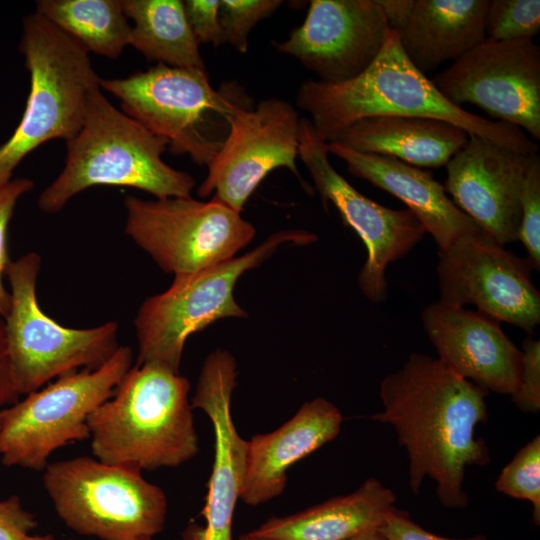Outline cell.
<instances>
[{
  "instance_id": "cell-1",
  "label": "cell",
  "mask_w": 540,
  "mask_h": 540,
  "mask_svg": "<svg viewBox=\"0 0 540 540\" xmlns=\"http://www.w3.org/2000/svg\"><path fill=\"white\" fill-rule=\"evenodd\" d=\"M487 391L438 358L412 353L380 383L383 409L370 419L391 425L409 459V486L418 494L426 477L442 505L464 508L468 466L486 465L488 447L475 435L488 419Z\"/></svg>"
},
{
  "instance_id": "cell-2",
  "label": "cell",
  "mask_w": 540,
  "mask_h": 540,
  "mask_svg": "<svg viewBox=\"0 0 540 540\" xmlns=\"http://www.w3.org/2000/svg\"><path fill=\"white\" fill-rule=\"evenodd\" d=\"M296 104L327 143L364 118L416 116L452 123L469 136L517 153L532 155L539 149L518 126L481 117L447 100L406 57L391 27L380 52L362 73L341 83L309 79L300 85Z\"/></svg>"
},
{
  "instance_id": "cell-3",
  "label": "cell",
  "mask_w": 540,
  "mask_h": 540,
  "mask_svg": "<svg viewBox=\"0 0 540 540\" xmlns=\"http://www.w3.org/2000/svg\"><path fill=\"white\" fill-rule=\"evenodd\" d=\"M190 383L157 364H135L88 418L91 451L104 463L153 471L197 455Z\"/></svg>"
},
{
  "instance_id": "cell-4",
  "label": "cell",
  "mask_w": 540,
  "mask_h": 540,
  "mask_svg": "<svg viewBox=\"0 0 540 540\" xmlns=\"http://www.w3.org/2000/svg\"><path fill=\"white\" fill-rule=\"evenodd\" d=\"M167 149L166 139L117 109L97 86L89 94L80 130L66 141L64 168L37 205L53 214L97 185L135 188L157 199L189 197L196 181L162 160Z\"/></svg>"
},
{
  "instance_id": "cell-5",
  "label": "cell",
  "mask_w": 540,
  "mask_h": 540,
  "mask_svg": "<svg viewBox=\"0 0 540 540\" xmlns=\"http://www.w3.org/2000/svg\"><path fill=\"white\" fill-rule=\"evenodd\" d=\"M19 51L30 91L19 124L0 146V186L40 145L59 138L69 141L78 133L89 94L100 81L89 53L36 11L23 19Z\"/></svg>"
},
{
  "instance_id": "cell-6",
  "label": "cell",
  "mask_w": 540,
  "mask_h": 540,
  "mask_svg": "<svg viewBox=\"0 0 540 540\" xmlns=\"http://www.w3.org/2000/svg\"><path fill=\"white\" fill-rule=\"evenodd\" d=\"M318 237L305 230H282L254 250L201 271L174 276L170 287L147 298L134 319L137 365L157 364L179 373L186 340L216 320L247 317L233 291L239 277L259 266L284 243L307 245Z\"/></svg>"
},
{
  "instance_id": "cell-7",
  "label": "cell",
  "mask_w": 540,
  "mask_h": 540,
  "mask_svg": "<svg viewBox=\"0 0 540 540\" xmlns=\"http://www.w3.org/2000/svg\"><path fill=\"white\" fill-rule=\"evenodd\" d=\"M43 486L64 524L100 540H153L165 525L167 498L132 467L89 456L48 463Z\"/></svg>"
},
{
  "instance_id": "cell-8",
  "label": "cell",
  "mask_w": 540,
  "mask_h": 540,
  "mask_svg": "<svg viewBox=\"0 0 540 540\" xmlns=\"http://www.w3.org/2000/svg\"><path fill=\"white\" fill-rule=\"evenodd\" d=\"M40 267V255L27 252L11 260L5 271L10 287V308L4 318L6 341L19 395L36 391L65 374L97 369L120 347L116 321L78 329L65 327L48 316L36 293Z\"/></svg>"
},
{
  "instance_id": "cell-9",
  "label": "cell",
  "mask_w": 540,
  "mask_h": 540,
  "mask_svg": "<svg viewBox=\"0 0 540 540\" xmlns=\"http://www.w3.org/2000/svg\"><path fill=\"white\" fill-rule=\"evenodd\" d=\"M132 363V349L120 345L101 367L65 374L0 410L2 463L43 471L53 452L89 439L90 414L113 395Z\"/></svg>"
},
{
  "instance_id": "cell-10",
  "label": "cell",
  "mask_w": 540,
  "mask_h": 540,
  "mask_svg": "<svg viewBox=\"0 0 540 540\" xmlns=\"http://www.w3.org/2000/svg\"><path fill=\"white\" fill-rule=\"evenodd\" d=\"M99 86L120 100L122 112L166 139L172 154L199 166L210 164L223 141L212 136V116L227 121L240 103L215 90L206 69L157 64L124 78H100Z\"/></svg>"
},
{
  "instance_id": "cell-11",
  "label": "cell",
  "mask_w": 540,
  "mask_h": 540,
  "mask_svg": "<svg viewBox=\"0 0 540 540\" xmlns=\"http://www.w3.org/2000/svg\"><path fill=\"white\" fill-rule=\"evenodd\" d=\"M125 233L166 273L191 274L234 257L255 228L240 213L211 198L124 199Z\"/></svg>"
},
{
  "instance_id": "cell-12",
  "label": "cell",
  "mask_w": 540,
  "mask_h": 540,
  "mask_svg": "<svg viewBox=\"0 0 540 540\" xmlns=\"http://www.w3.org/2000/svg\"><path fill=\"white\" fill-rule=\"evenodd\" d=\"M533 267L483 230L460 236L438 250L439 301L475 305L492 318L533 333L540 324V293Z\"/></svg>"
},
{
  "instance_id": "cell-13",
  "label": "cell",
  "mask_w": 540,
  "mask_h": 540,
  "mask_svg": "<svg viewBox=\"0 0 540 540\" xmlns=\"http://www.w3.org/2000/svg\"><path fill=\"white\" fill-rule=\"evenodd\" d=\"M328 155V143L309 118L301 117L298 157L309 171L323 205L332 202L344 224L358 234L366 247L367 258L358 276L362 293L373 303L384 302L388 265L406 256L426 230L410 210L385 207L357 191L335 170Z\"/></svg>"
},
{
  "instance_id": "cell-14",
  "label": "cell",
  "mask_w": 540,
  "mask_h": 540,
  "mask_svg": "<svg viewBox=\"0 0 540 540\" xmlns=\"http://www.w3.org/2000/svg\"><path fill=\"white\" fill-rule=\"evenodd\" d=\"M300 118L296 108L279 98H266L251 108L241 102L227 124L229 131L197 194L213 198L240 213L260 182L274 169L288 168L299 174Z\"/></svg>"
},
{
  "instance_id": "cell-15",
  "label": "cell",
  "mask_w": 540,
  "mask_h": 540,
  "mask_svg": "<svg viewBox=\"0 0 540 540\" xmlns=\"http://www.w3.org/2000/svg\"><path fill=\"white\" fill-rule=\"evenodd\" d=\"M432 82L451 103L474 104L540 140V47L533 39H485Z\"/></svg>"
},
{
  "instance_id": "cell-16",
  "label": "cell",
  "mask_w": 540,
  "mask_h": 540,
  "mask_svg": "<svg viewBox=\"0 0 540 540\" xmlns=\"http://www.w3.org/2000/svg\"><path fill=\"white\" fill-rule=\"evenodd\" d=\"M389 29L379 0H312L304 22L274 46L319 81L341 83L373 62Z\"/></svg>"
},
{
  "instance_id": "cell-17",
  "label": "cell",
  "mask_w": 540,
  "mask_h": 540,
  "mask_svg": "<svg viewBox=\"0 0 540 540\" xmlns=\"http://www.w3.org/2000/svg\"><path fill=\"white\" fill-rule=\"evenodd\" d=\"M532 155L472 135L446 164L444 189L453 203L504 246L518 237L521 187Z\"/></svg>"
},
{
  "instance_id": "cell-18",
  "label": "cell",
  "mask_w": 540,
  "mask_h": 540,
  "mask_svg": "<svg viewBox=\"0 0 540 540\" xmlns=\"http://www.w3.org/2000/svg\"><path fill=\"white\" fill-rule=\"evenodd\" d=\"M236 377L234 357L225 350L212 352L204 361L191 400L192 408L201 409L209 417L215 435L214 461L202 510L206 525L191 533L193 540H232L247 450V441L237 432L231 414Z\"/></svg>"
},
{
  "instance_id": "cell-19",
  "label": "cell",
  "mask_w": 540,
  "mask_h": 540,
  "mask_svg": "<svg viewBox=\"0 0 540 540\" xmlns=\"http://www.w3.org/2000/svg\"><path fill=\"white\" fill-rule=\"evenodd\" d=\"M421 321L438 359L452 371L487 392H515L521 350L502 330L500 321L439 300L423 309Z\"/></svg>"
},
{
  "instance_id": "cell-20",
  "label": "cell",
  "mask_w": 540,
  "mask_h": 540,
  "mask_svg": "<svg viewBox=\"0 0 540 540\" xmlns=\"http://www.w3.org/2000/svg\"><path fill=\"white\" fill-rule=\"evenodd\" d=\"M406 57L423 74L486 39L489 0H379Z\"/></svg>"
},
{
  "instance_id": "cell-21",
  "label": "cell",
  "mask_w": 540,
  "mask_h": 540,
  "mask_svg": "<svg viewBox=\"0 0 540 540\" xmlns=\"http://www.w3.org/2000/svg\"><path fill=\"white\" fill-rule=\"evenodd\" d=\"M343 416L329 400L305 402L278 429L247 441L245 473L240 499L263 504L284 491L288 469L337 437Z\"/></svg>"
},
{
  "instance_id": "cell-22",
  "label": "cell",
  "mask_w": 540,
  "mask_h": 540,
  "mask_svg": "<svg viewBox=\"0 0 540 540\" xmlns=\"http://www.w3.org/2000/svg\"><path fill=\"white\" fill-rule=\"evenodd\" d=\"M328 151L346 163L350 174L401 200L432 235L438 250L464 234L482 230L453 203L429 171L394 157L361 153L337 143H328Z\"/></svg>"
},
{
  "instance_id": "cell-23",
  "label": "cell",
  "mask_w": 540,
  "mask_h": 540,
  "mask_svg": "<svg viewBox=\"0 0 540 540\" xmlns=\"http://www.w3.org/2000/svg\"><path fill=\"white\" fill-rule=\"evenodd\" d=\"M462 128L438 119L375 116L361 119L331 143L351 150L394 157L415 167L438 168L467 143Z\"/></svg>"
},
{
  "instance_id": "cell-24",
  "label": "cell",
  "mask_w": 540,
  "mask_h": 540,
  "mask_svg": "<svg viewBox=\"0 0 540 540\" xmlns=\"http://www.w3.org/2000/svg\"><path fill=\"white\" fill-rule=\"evenodd\" d=\"M395 501L390 488L369 478L350 494L288 516L271 517L250 533L269 540H347L377 529Z\"/></svg>"
},
{
  "instance_id": "cell-25",
  "label": "cell",
  "mask_w": 540,
  "mask_h": 540,
  "mask_svg": "<svg viewBox=\"0 0 540 540\" xmlns=\"http://www.w3.org/2000/svg\"><path fill=\"white\" fill-rule=\"evenodd\" d=\"M132 19L130 46L148 61L177 68L205 69L199 43L180 0H121Z\"/></svg>"
},
{
  "instance_id": "cell-26",
  "label": "cell",
  "mask_w": 540,
  "mask_h": 540,
  "mask_svg": "<svg viewBox=\"0 0 540 540\" xmlns=\"http://www.w3.org/2000/svg\"><path fill=\"white\" fill-rule=\"evenodd\" d=\"M36 12L88 53L117 59L131 43L121 0H38Z\"/></svg>"
},
{
  "instance_id": "cell-27",
  "label": "cell",
  "mask_w": 540,
  "mask_h": 540,
  "mask_svg": "<svg viewBox=\"0 0 540 540\" xmlns=\"http://www.w3.org/2000/svg\"><path fill=\"white\" fill-rule=\"evenodd\" d=\"M498 492L533 506L535 525L540 523V437L525 444L502 469L495 482Z\"/></svg>"
},
{
  "instance_id": "cell-28",
  "label": "cell",
  "mask_w": 540,
  "mask_h": 540,
  "mask_svg": "<svg viewBox=\"0 0 540 540\" xmlns=\"http://www.w3.org/2000/svg\"><path fill=\"white\" fill-rule=\"evenodd\" d=\"M540 31L539 0H489L485 35L491 41L531 38Z\"/></svg>"
},
{
  "instance_id": "cell-29",
  "label": "cell",
  "mask_w": 540,
  "mask_h": 540,
  "mask_svg": "<svg viewBox=\"0 0 540 540\" xmlns=\"http://www.w3.org/2000/svg\"><path fill=\"white\" fill-rule=\"evenodd\" d=\"M282 4L281 0H221L219 21L222 44H229L238 52L246 53L251 30Z\"/></svg>"
},
{
  "instance_id": "cell-30",
  "label": "cell",
  "mask_w": 540,
  "mask_h": 540,
  "mask_svg": "<svg viewBox=\"0 0 540 540\" xmlns=\"http://www.w3.org/2000/svg\"><path fill=\"white\" fill-rule=\"evenodd\" d=\"M521 223L517 240L521 241L527 260L534 270L540 269V157L531 156L523 177Z\"/></svg>"
},
{
  "instance_id": "cell-31",
  "label": "cell",
  "mask_w": 540,
  "mask_h": 540,
  "mask_svg": "<svg viewBox=\"0 0 540 540\" xmlns=\"http://www.w3.org/2000/svg\"><path fill=\"white\" fill-rule=\"evenodd\" d=\"M34 182L29 178H15L0 186V315L5 318L10 308V293L3 277L11 261L8 254L7 233L19 199L31 191Z\"/></svg>"
},
{
  "instance_id": "cell-32",
  "label": "cell",
  "mask_w": 540,
  "mask_h": 540,
  "mask_svg": "<svg viewBox=\"0 0 540 540\" xmlns=\"http://www.w3.org/2000/svg\"><path fill=\"white\" fill-rule=\"evenodd\" d=\"M512 402L524 413L540 410V341L525 338L521 350V370L518 387L510 395Z\"/></svg>"
},
{
  "instance_id": "cell-33",
  "label": "cell",
  "mask_w": 540,
  "mask_h": 540,
  "mask_svg": "<svg viewBox=\"0 0 540 540\" xmlns=\"http://www.w3.org/2000/svg\"><path fill=\"white\" fill-rule=\"evenodd\" d=\"M221 0H185L184 10L198 43L222 44L219 10Z\"/></svg>"
},
{
  "instance_id": "cell-34",
  "label": "cell",
  "mask_w": 540,
  "mask_h": 540,
  "mask_svg": "<svg viewBox=\"0 0 540 540\" xmlns=\"http://www.w3.org/2000/svg\"><path fill=\"white\" fill-rule=\"evenodd\" d=\"M378 530L387 540H487L485 536L480 534L465 539H452L436 535L423 529L412 521L406 512L397 510L395 507L387 513Z\"/></svg>"
},
{
  "instance_id": "cell-35",
  "label": "cell",
  "mask_w": 540,
  "mask_h": 540,
  "mask_svg": "<svg viewBox=\"0 0 540 540\" xmlns=\"http://www.w3.org/2000/svg\"><path fill=\"white\" fill-rule=\"evenodd\" d=\"M37 526L17 496L0 501V540H25Z\"/></svg>"
},
{
  "instance_id": "cell-36",
  "label": "cell",
  "mask_w": 540,
  "mask_h": 540,
  "mask_svg": "<svg viewBox=\"0 0 540 540\" xmlns=\"http://www.w3.org/2000/svg\"><path fill=\"white\" fill-rule=\"evenodd\" d=\"M8 355L5 320L0 315V407L12 405L18 401Z\"/></svg>"
},
{
  "instance_id": "cell-37",
  "label": "cell",
  "mask_w": 540,
  "mask_h": 540,
  "mask_svg": "<svg viewBox=\"0 0 540 540\" xmlns=\"http://www.w3.org/2000/svg\"><path fill=\"white\" fill-rule=\"evenodd\" d=\"M347 540H387V539L379 532L377 528V529L365 531Z\"/></svg>"
},
{
  "instance_id": "cell-38",
  "label": "cell",
  "mask_w": 540,
  "mask_h": 540,
  "mask_svg": "<svg viewBox=\"0 0 540 540\" xmlns=\"http://www.w3.org/2000/svg\"><path fill=\"white\" fill-rule=\"evenodd\" d=\"M25 540H59V539H56L52 535H29L25 538ZM65 540H71V539H65Z\"/></svg>"
},
{
  "instance_id": "cell-39",
  "label": "cell",
  "mask_w": 540,
  "mask_h": 540,
  "mask_svg": "<svg viewBox=\"0 0 540 540\" xmlns=\"http://www.w3.org/2000/svg\"><path fill=\"white\" fill-rule=\"evenodd\" d=\"M239 540H269V539L258 537L248 532L246 534L241 535Z\"/></svg>"
},
{
  "instance_id": "cell-40",
  "label": "cell",
  "mask_w": 540,
  "mask_h": 540,
  "mask_svg": "<svg viewBox=\"0 0 540 540\" xmlns=\"http://www.w3.org/2000/svg\"><path fill=\"white\" fill-rule=\"evenodd\" d=\"M0 425H1V421H0Z\"/></svg>"
}]
</instances>
